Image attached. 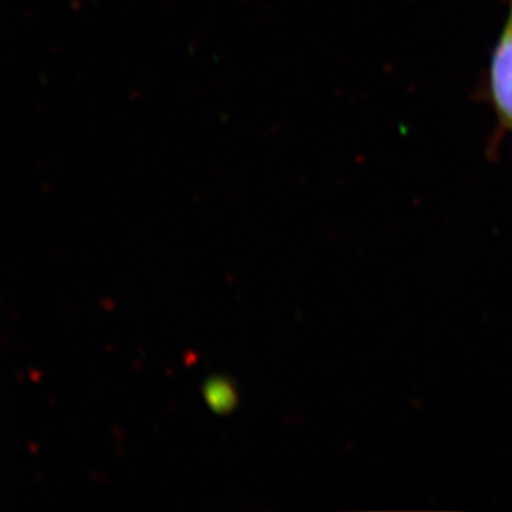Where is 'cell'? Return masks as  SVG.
Masks as SVG:
<instances>
[{
    "label": "cell",
    "instance_id": "cell-1",
    "mask_svg": "<svg viewBox=\"0 0 512 512\" xmlns=\"http://www.w3.org/2000/svg\"><path fill=\"white\" fill-rule=\"evenodd\" d=\"M490 66V92L500 126L512 136V0Z\"/></svg>",
    "mask_w": 512,
    "mask_h": 512
},
{
    "label": "cell",
    "instance_id": "cell-2",
    "mask_svg": "<svg viewBox=\"0 0 512 512\" xmlns=\"http://www.w3.org/2000/svg\"><path fill=\"white\" fill-rule=\"evenodd\" d=\"M204 394L211 409L218 414L231 412L237 404L235 390L227 380L221 379V377L208 380L204 387Z\"/></svg>",
    "mask_w": 512,
    "mask_h": 512
}]
</instances>
